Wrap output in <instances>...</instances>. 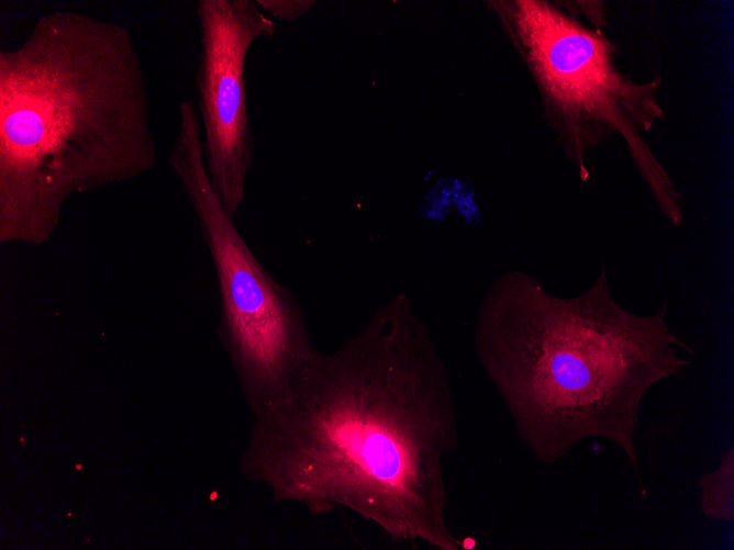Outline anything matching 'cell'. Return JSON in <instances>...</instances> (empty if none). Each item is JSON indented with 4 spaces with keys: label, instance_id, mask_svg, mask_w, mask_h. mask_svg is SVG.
I'll use <instances>...</instances> for the list:
<instances>
[{
    "label": "cell",
    "instance_id": "8",
    "mask_svg": "<svg viewBox=\"0 0 734 550\" xmlns=\"http://www.w3.org/2000/svg\"><path fill=\"white\" fill-rule=\"evenodd\" d=\"M257 5L275 19L293 21L314 5L313 0H255Z\"/></svg>",
    "mask_w": 734,
    "mask_h": 550
},
{
    "label": "cell",
    "instance_id": "1",
    "mask_svg": "<svg viewBox=\"0 0 734 550\" xmlns=\"http://www.w3.org/2000/svg\"><path fill=\"white\" fill-rule=\"evenodd\" d=\"M457 444L446 368L399 293L342 346L315 349L288 399L254 416L241 470L313 516L346 508L393 542L468 550L446 517L443 461Z\"/></svg>",
    "mask_w": 734,
    "mask_h": 550
},
{
    "label": "cell",
    "instance_id": "6",
    "mask_svg": "<svg viewBox=\"0 0 734 550\" xmlns=\"http://www.w3.org/2000/svg\"><path fill=\"white\" fill-rule=\"evenodd\" d=\"M196 72L203 158L210 182L232 218L245 201L256 145L247 111L245 64L253 43L271 38L275 23L255 0H199Z\"/></svg>",
    "mask_w": 734,
    "mask_h": 550
},
{
    "label": "cell",
    "instance_id": "5",
    "mask_svg": "<svg viewBox=\"0 0 734 550\" xmlns=\"http://www.w3.org/2000/svg\"><path fill=\"white\" fill-rule=\"evenodd\" d=\"M198 120L179 123L168 166L181 183L214 266L218 334L253 413L283 403L315 351L292 293L256 258L225 212L208 177Z\"/></svg>",
    "mask_w": 734,
    "mask_h": 550
},
{
    "label": "cell",
    "instance_id": "2",
    "mask_svg": "<svg viewBox=\"0 0 734 550\" xmlns=\"http://www.w3.org/2000/svg\"><path fill=\"white\" fill-rule=\"evenodd\" d=\"M158 161L132 32L80 11L36 19L0 52V243L41 246L75 194Z\"/></svg>",
    "mask_w": 734,
    "mask_h": 550
},
{
    "label": "cell",
    "instance_id": "3",
    "mask_svg": "<svg viewBox=\"0 0 734 550\" xmlns=\"http://www.w3.org/2000/svg\"><path fill=\"white\" fill-rule=\"evenodd\" d=\"M668 303L652 315L620 305L604 263L571 298L547 292L533 276L511 270L479 308L476 351L516 429L545 464L590 437L622 449L637 472L634 436L644 395L691 364L694 351L667 322Z\"/></svg>",
    "mask_w": 734,
    "mask_h": 550
},
{
    "label": "cell",
    "instance_id": "7",
    "mask_svg": "<svg viewBox=\"0 0 734 550\" xmlns=\"http://www.w3.org/2000/svg\"><path fill=\"white\" fill-rule=\"evenodd\" d=\"M701 512L712 520L734 521V450L731 447L719 467L699 480Z\"/></svg>",
    "mask_w": 734,
    "mask_h": 550
},
{
    "label": "cell",
    "instance_id": "4",
    "mask_svg": "<svg viewBox=\"0 0 734 550\" xmlns=\"http://www.w3.org/2000/svg\"><path fill=\"white\" fill-rule=\"evenodd\" d=\"M498 5L581 180L589 177L587 154L608 137L620 135L660 213L680 226L685 220L682 195L644 138L665 116L657 98L661 79L632 80L618 68L616 46L603 32L547 1L516 0Z\"/></svg>",
    "mask_w": 734,
    "mask_h": 550
}]
</instances>
